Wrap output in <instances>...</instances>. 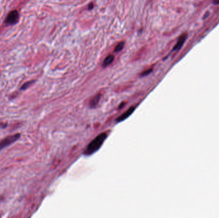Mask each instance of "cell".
Returning <instances> with one entry per match:
<instances>
[{
	"label": "cell",
	"mask_w": 219,
	"mask_h": 218,
	"mask_svg": "<svg viewBox=\"0 0 219 218\" xmlns=\"http://www.w3.org/2000/svg\"><path fill=\"white\" fill-rule=\"evenodd\" d=\"M106 136H107V135L105 133H103L101 135H98L87 147L85 152H84L85 154L87 155H91L96 152L97 150H99L101 146L103 145V142L105 141Z\"/></svg>",
	"instance_id": "obj_1"
},
{
	"label": "cell",
	"mask_w": 219,
	"mask_h": 218,
	"mask_svg": "<svg viewBox=\"0 0 219 218\" xmlns=\"http://www.w3.org/2000/svg\"><path fill=\"white\" fill-rule=\"evenodd\" d=\"M21 137L20 134H16V135H13L11 136H8L7 138L3 139L1 141H0V150L1 149H4V148L8 147V145L12 144L13 143L16 142V141Z\"/></svg>",
	"instance_id": "obj_2"
},
{
	"label": "cell",
	"mask_w": 219,
	"mask_h": 218,
	"mask_svg": "<svg viewBox=\"0 0 219 218\" xmlns=\"http://www.w3.org/2000/svg\"><path fill=\"white\" fill-rule=\"evenodd\" d=\"M19 19V13L17 10H13L8 13L5 23L9 24H14L18 23Z\"/></svg>",
	"instance_id": "obj_3"
},
{
	"label": "cell",
	"mask_w": 219,
	"mask_h": 218,
	"mask_svg": "<svg viewBox=\"0 0 219 218\" xmlns=\"http://www.w3.org/2000/svg\"><path fill=\"white\" fill-rule=\"evenodd\" d=\"M187 35L186 34L182 35L179 37V40H178V42H177L176 46L174 47V51H178V50H179L181 48L182 46H183L184 43L185 42V41L187 40Z\"/></svg>",
	"instance_id": "obj_4"
},
{
	"label": "cell",
	"mask_w": 219,
	"mask_h": 218,
	"mask_svg": "<svg viewBox=\"0 0 219 218\" xmlns=\"http://www.w3.org/2000/svg\"><path fill=\"white\" fill-rule=\"evenodd\" d=\"M134 110H135V107H132V108H131L129 109V110L126 111L124 113H123V114H122V115H120V116H119V118H117V122H122V121L124 120H125L126 118H127L129 116H130V114H131L132 113H133V111H134Z\"/></svg>",
	"instance_id": "obj_5"
},
{
	"label": "cell",
	"mask_w": 219,
	"mask_h": 218,
	"mask_svg": "<svg viewBox=\"0 0 219 218\" xmlns=\"http://www.w3.org/2000/svg\"><path fill=\"white\" fill-rule=\"evenodd\" d=\"M114 60V57L113 55H109L106 57L103 63V67H106L111 65Z\"/></svg>",
	"instance_id": "obj_6"
},
{
	"label": "cell",
	"mask_w": 219,
	"mask_h": 218,
	"mask_svg": "<svg viewBox=\"0 0 219 218\" xmlns=\"http://www.w3.org/2000/svg\"><path fill=\"white\" fill-rule=\"evenodd\" d=\"M124 42H121L119 44H118V45L116 47V48L114 49V51L116 52H118L122 50V49L124 48Z\"/></svg>",
	"instance_id": "obj_7"
},
{
	"label": "cell",
	"mask_w": 219,
	"mask_h": 218,
	"mask_svg": "<svg viewBox=\"0 0 219 218\" xmlns=\"http://www.w3.org/2000/svg\"><path fill=\"white\" fill-rule=\"evenodd\" d=\"M33 82H34V81H28V82H27V83H24V85L22 86V87L21 88V90H26V89H27L28 88L29 86H30L31 85H32V84Z\"/></svg>",
	"instance_id": "obj_8"
},
{
	"label": "cell",
	"mask_w": 219,
	"mask_h": 218,
	"mask_svg": "<svg viewBox=\"0 0 219 218\" xmlns=\"http://www.w3.org/2000/svg\"><path fill=\"white\" fill-rule=\"evenodd\" d=\"M95 100H94V99L93 100H92V102H91V106H94L95 105H97V104L98 102H99V100L100 96H98L97 97H95Z\"/></svg>",
	"instance_id": "obj_9"
},
{
	"label": "cell",
	"mask_w": 219,
	"mask_h": 218,
	"mask_svg": "<svg viewBox=\"0 0 219 218\" xmlns=\"http://www.w3.org/2000/svg\"><path fill=\"white\" fill-rule=\"evenodd\" d=\"M151 71H152V69H149V70H147V71H144V72H143V73L142 74V76H144V75H147L149 74H150L151 72Z\"/></svg>",
	"instance_id": "obj_10"
},
{
	"label": "cell",
	"mask_w": 219,
	"mask_h": 218,
	"mask_svg": "<svg viewBox=\"0 0 219 218\" xmlns=\"http://www.w3.org/2000/svg\"><path fill=\"white\" fill-rule=\"evenodd\" d=\"M93 7H94V6H93V4L92 3H91L90 5H89V9H92V8Z\"/></svg>",
	"instance_id": "obj_11"
},
{
	"label": "cell",
	"mask_w": 219,
	"mask_h": 218,
	"mask_svg": "<svg viewBox=\"0 0 219 218\" xmlns=\"http://www.w3.org/2000/svg\"><path fill=\"white\" fill-rule=\"evenodd\" d=\"M213 3L215 4H219V0H213Z\"/></svg>",
	"instance_id": "obj_12"
},
{
	"label": "cell",
	"mask_w": 219,
	"mask_h": 218,
	"mask_svg": "<svg viewBox=\"0 0 219 218\" xmlns=\"http://www.w3.org/2000/svg\"><path fill=\"white\" fill-rule=\"evenodd\" d=\"M3 197H1V196H0V202H1V201L3 200Z\"/></svg>",
	"instance_id": "obj_13"
}]
</instances>
